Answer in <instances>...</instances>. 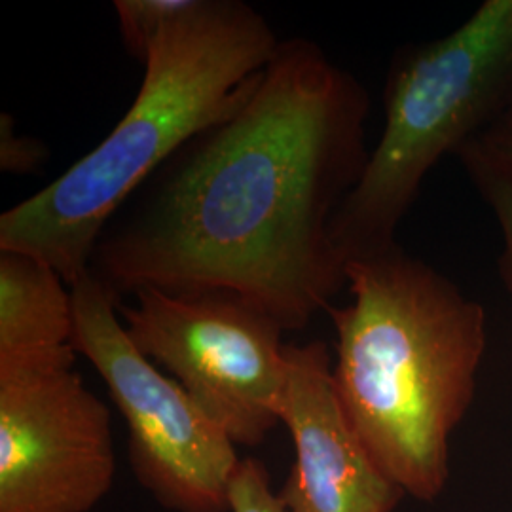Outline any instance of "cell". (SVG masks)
Masks as SVG:
<instances>
[{"instance_id": "obj_1", "label": "cell", "mask_w": 512, "mask_h": 512, "mask_svg": "<svg viewBox=\"0 0 512 512\" xmlns=\"http://www.w3.org/2000/svg\"><path fill=\"white\" fill-rule=\"evenodd\" d=\"M368 112L365 86L319 44L281 40L243 105L110 219L90 274L116 300L222 291L306 329L348 285L330 232L370 156Z\"/></svg>"}, {"instance_id": "obj_2", "label": "cell", "mask_w": 512, "mask_h": 512, "mask_svg": "<svg viewBox=\"0 0 512 512\" xmlns=\"http://www.w3.org/2000/svg\"><path fill=\"white\" fill-rule=\"evenodd\" d=\"M353 302L330 306L332 380L357 437L404 495L437 499L473 403L484 308L399 245L346 264Z\"/></svg>"}, {"instance_id": "obj_3", "label": "cell", "mask_w": 512, "mask_h": 512, "mask_svg": "<svg viewBox=\"0 0 512 512\" xmlns=\"http://www.w3.org/2000/svg\"><path fill=\"white\" fill-rule=\"evenodd\" d=\"M281 38L241 0H194L152 46L124 118L73 167L0 215V251L46 260L69 289L120 207L253 92Z\"/></svg>"}, {"instance_id": "obj_4", "label": "cell", "mask_w": 512, "mask_h": 512, "mask_svg": "<svg viewBox=\"0 0 512 512\" xmlns=\"http://www.w3.org/2000/svg\"><path fill=\"white\" fill-rule=\"evenodd\" d=\"M511 105L512 0H486L450 35L395 55L380 141L332 222L340 258L348 264L393 249L427 173Z\"/></svg>"}, {"instance_id": "obj_5", "label": "cell", "mask_w": 512, "mask_h": 512, "mask_svg": "<svg viewBox=\"0 0 512 512\" xmlns=\"http://www.w3.org/2000/svg\"><path fill=\"white\" fill-rule=\"evenodd\" d=\"M76 353L103 382L128 427L133 475L169 512H230L234 440L129 338L122 304L90 272L71 287Z\"/></svg>"}, {"instance_id": "obj_6", "label": "cell", "mask_w": 512, "mask_h": 512, "mask_svg": "<svg viewBox=\"0 0 512 512\" xmlns=\"http://www.w3.org/2000/svg\"><path fill=\"white\" fill-rule=\"evenodd\" d=\"M137 349L202 406L236 446H258L279 420L287 380L281 325L238 294L147 287L118 306Z\"/></svg>"}, {"instance_id": "obj_7", "label": "cell", "mask_w": 512, "mask_h": 512, "mask_svg": "<svg viewBox=\"0 0 512 512\" xmlns=\"http://www.w3.org/2000/svg\"><path fill=\"white\" fill-rule=\"evenodd\" d=\"M114 476L110 410L74 366L0 372V512H90Z\"/></svg>"}, {"instance_id": "obj_8", "label": "cell", "mask_w": 512, "mask_h": 512, "mask_svg": "<svg viewBox=\"0 0 512 512\" xmlns=\"http://www.w3.org/2000/svg\"><path fill=\"white\" fill-rule=\"evenodd\" d=\"M332 365L319 340L287 344L279 420L291 433L294 463L279 501L287 512H393L404 492L351 427L336 395Z\"/></svg>"}, {"instance_id": "obj_9", "label": "cell", "mask_w": 512, "mask_h": 512, "mask_svg": "<svg viewBox=\"0 0 512 512\" xmlns=\"http://www.w3.org/2000/svg\"><path fill=\"white\" fill-rule=\"evenodd\" d=\"M67 287L46 260L0 251V372L74 366V302Z\"/></svg>"}, {"instance_id": "obj_10", "label": "cell", "mask_w": 512, "mask_h": 512, "mask_svg": "<svg viewBox=\"0 0 512 512\" xmlns=\"http://www.w3.org/2000/svg\"><path fill=\"white\" fill-rule=\"evenodd\" d=\"M192 4L194 0H116L114 12L129 55L145 63L158 38Z\"/></svg>"}, {"instance_id": "obj_11", "label": "cell", "mask_w": 512, "mask_h": 512, "mask_svg": "<svg viewBox=\"0 0 512 512\" xmlns=\"http://www.w3.org/2000/svg\"><path fill=\"white\" fill-rule=\"evenodd\" d=\"M469 179H495L512 186V105L494 124L459 150Z\"/></svg>"}, {"instance_id": "obj_12", "label": "cell", "mask_w": 512, "mask_h": 512, "mask_svg": "<svg viewBox=\"0 0 512 512\" xmlns=\"http://www.w3.org/2000/svg\"><path fill=\"white\" fill-rule=\"evenodd\" d=\"M230 512H287L272 488L266 465L256 458L239 461L230 488Z\"/></svg>"}, {"instance_id": "obj_13", "label": "cell", "mask_w": 512, "mask_h": 512, "mask_svg": "<svg viewBox=\"0 0 512 512\" xmlns=\"http://www.w3.org/2000/svg\"><path fill=\"white\" fill-rule=\"evenodd\" d=\"M50 150L29 135H19L12 114H0V169L10 175H31L48 162Z\"/></svg>"}, {"instance_id": "obj_14", "label": "cell", "mask_w": 512, "mask_h": 512, "mask_svg": "<svg viewBox=\"0 0 512 512\" xmlns=\"http://www.w3.org/2000/svg\"><path fill=\"white\" fill-rule=\"evenodd\" d=\"M478 194L494 211L503 236V253L499 258V274L512 296V186L495 179H473Z\"/></svg>"}]
</instances>
